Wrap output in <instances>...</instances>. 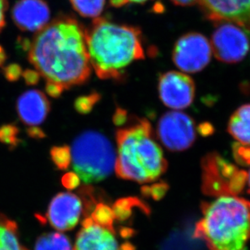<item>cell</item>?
Wrapping results in <instances>:
<instances>
[{"label": "cell", "mask_w": 250, "mask_h": 250, "mask_svg": "<svg viewBox=\"0 0 250 250\" xmlns=\"http://www.w3.org/2000/svg\"><path fill=\"white\" fill-rule=\"evenodd\" d=\"M0 250H28L22 246L16 222L0 214Z\"/></svg>", "instance_id": "obj_17"}, {"label": "cell", "mask_w": 250, "mask_h": 250, "mask_svg": "<svg viewBox=\"0 0 250 250\" xmlns=\"http://www.w3.org/2000/svg\"><path fill=\"white\" fill-rule=\"evenodd\" d=\"M71 154L73 170L84 183L104 181L115 169L113 145L101 132H82L74 140Z\"/></svg>", "instance_id": "obj_5"}, {"label": "cell", "mask_w": 250, "mask_h": 250, "mask_svg": "<svg viewBox=\"0 0 250 250\" xmlns=\"http://www.w3.org/2000/svg\"><path fill=\"white\" fill-rule=\"evenodd\" d=\"M112 121L116 126H122L125 125L127 121V111H125V109L121 107H117L113 115Z\"/></svg>", "instance_id": "obj_31"}, {"label": "cell", "mask_w": 250, "mask_h": 250, "mask_svg": "<svg viewBox=\"0 0 250 250\" xmlns=\"http://www.w3.org/2000/svg\"><path fill=\"white\" fill-rule=\"evenodd\" d=\"M27 133L29 137L34 138V139H42L46 137V133L44 132L43 130L38 126H30L27 129Z\"/></svg>", "instance_id": "obj_32"}, {"label": "cell", "mask_w": 250, "mask_h": 250, "mask_svg": "<svg viewBox=\"0 0 250 250\" xmlns=\"http://www.w3.org/2000/svg\"><path fill=\"white\" fill-rule=\"evenodd\" d=\"M169 186L164 181L153 184L152 186H144L142 188V193L145 197H151L153 199L159 200L164 197Z\"/></svg>", "instance_id": "obj_26"}, {"label": "cell", "mask_w": 250, "mask_h": 250, "mask_svg": "<svg viewBox=\"0 0 250 250\" xmlns=\"http://www.w3.org/2000/svg\"><path fill=\"white\" fill-rule=\"evenodd\" d=\"M199 3L210 21L232 22L250 32V0H200Z\"/></svg>", "instance_id": "obj_12"}, {"label": "cell", "mask_w": 250, "mask_h": 250, "mask_svg": "<svg viewBox=\"0 0 250 250\" xmlns=\"http://www.w3.org/2000/svg\"><path fill=\"white\" fill-rule=\"evenodd\" d=\"M7 54L5 52L4 49L2 48V46H0V67H2L5 61L7 60Z\"/></svg>", "instance_id": "obj_36"}, {"label": "cell", "mask_w": 250, "mask_h": 250, "mask_svg": "<svg viewBox=\"0 0 250 250\" xmlns=\"http://www.w3.org/2000/svg\"><path fill=\"white\" fill-rule=\"evenodd\" d=\"M63 90H64V88H63L62 85H61V84H58V83H56V82H46V94L50 95V96L52 97V98L57 99V98H59V97L61 96V94H62Z\"/></svg>", "instance_id": "obj_29"}, {"label": "cell", "mask_w": 250, "mask_h": 250, "mask_svg": "<svg viewBox=\"0 0 250 250\" xmlns=\"http://www.w3.org/2000/svg\"><path fill=\"white\" fill-rule=\"evenodd\" d=\"M134 207H138L142 209L147 210L146 207L141 200L137 197H126L121 198L114 204L113 212L116 219L125 220L131 215L132 208Z\"/></svg>", "instance_id": "obj_20"}, {"label": "cell", "mask_w": 250, "mask_h": 250, "mask_svg": "<svg viewBox=\"0 0 250 250\" xmlns=\"http://www.w3.org/2000/svg\"><path fill=\"white\" fill-rule=\"evenodd\" d=\"M90 218L102 226L113 229V222L116 217L113 209L105 203L99 202L92 210Z\"/></svg>", "instance_id": "obj_21"}, {"label": "cell", "mask_w": 250, "mask_h": 250, "mask_svg": "<svg viewBox=\"0 0 250 250\" xmlns=\"http://www.w3.org/2000/svg\"><path fill=\"white\" fill-rule=\"evenodd\" d=\"M110 3L114 7H121L127 4V0H110Z\"/></svg>", "instance_id": "obj_35"}, {"label": "cell", "mask_w": 250, "mask_h": 250, "mask_svg": "<svg viewBox=\"0 0 250 250\" xmlns=\"http://www.w3.org/2000/svg\"><path fill=\"white\" fill-rule=\"evenodd\" d=\"M51 11L45 0H18L12 10L15 24L24 32H39L49 24Z\"/></svg>", "instance_id": "obj_13"}, {"label": "cell", "mask_w": 250, "mask_h": 250, "mask_svg": "<svg viewBox=\"0 0 250 250\" xmlns=\"http://www.w3.org/2000/svg\"><path fill=\"white\" fill-rule=\"evenodd\" d=\"M228 130L239 143L250 146V104L234 112L229 120Z\"/></svg>", "instance_id": "obj_16"}, {"label": "cell", "mask_w": 250, "mask_h": 250, "mask_svg": "<svg viewBox=\"0 0 250 250\" xmlns=\"http://www.w3.org/2000/svg\"><path fill=\"white\" fill-rule=\"evenodd\" d=\"M84 34L90 65L100 79L121 80L128 65L145 59L137 27L97 17Z\"/></svg>", "instance_id": "obj_2"}, {"label": "cell", "mask_w": 250, "mask_h": 250, "mask_svg": "<svg viewBox=\"0 0 250 250\" xmlns=\"http://www.w3.org/2000/svg\"><path fill=\"white\" fill-rule=\"evenodd\" d=\"M34 250H73L67 236L61 232L43 234L37 240Z\"/></svg>", "instance_id": "obj_18"}, {"label": "cell", "mask_w": 250, "mask_h": 250, "mask_svg": "<svg viewBox=\"0 0 250 250\" xmlns=\"http://www.w3.org/2000/svg\"><path fill=\"white\" fill-rule=\"evenodd\" d=\"M18 132L19 129L15 125H2L0 127V142L12 147L17 146L20 143V140L17 137Z\"/></svg>", "instance_id": "obj_24"}, {"label": "cell", "mask_w": 250, "mask_h": 250, "mask_svg": "<svg viewBox=\"0 0 250 250\" xmlns=\"http://www.w3.org/2000/svg\"><path fill=\"white\" fill-rule=\"evenodd\" d=\"M157 135L167 149L184 151L192 146L196 140L194 121L187 114L169 111L159 120Z\"/></svg>", "instance_id": "obj_9"}, {"label": "cell", "mask_w": 250, "mask_h": 250, "mask_svg": "<svg viewBox=\"0 0 250 250\" xmlns=\"http://www.w3.org/2000/svg\"><path fill=\"white\" fill-rule=\"evenodd\" d=\"M202 192L212 197L236 196L247 184L248 173L212 152L202 158Z\"/></svg>", "instance_id": "obj_6"}, {"label": "cell", "mask_w": 250, "mask_h": 250, "mask_svg": "<svg viewBox=\"0 0 250 250\" xmlns=\"http://www.w3.org/2000/svg\"><path fill=\"white\" fill-rule=\"evenodd\" d=\"M75 11L82 17L97 18L104 11L106 0H69Z\"/></svg>", "instance_id": "obj_19"}, {"label": "cell", "mask_w": 250, "mask_h": 250, "mask_svg": "<svg viewBox=\"0 0 250 250\" xmlns=\"http://www.w3.org/2000/svg\"><path fill=\"white\" fill-rule=\"evenodd\" d=\"M74 250H121L114 229L97 224L90 217L82 223Z\"/></svg>", "instance_id": "obj_14"}, {"label": "cell", "mask_w": 250, "mask_h": 250, "mask_svg": "<svg viewBox=\"0 0 250 250\" xmlns=\"http://www.w3.org/2000/svg\"><path fill=\"white\" fill-rule=\"evenodd\" d=\"M83 210V203L77 195L60 192L50 202L46 220L58 231H68L77 226Z\"/></svg>", "instance_id": "obj_11"}, {"label": "cell", "mask_w": 250, "mask_h": 250, "mask_svg": "<svg viewBox=\"0 0 250 250\" xmlns=\"http://www.w3.org/2000/svg\"><path fill=\"white\" fill-rule=\"evenodd\" d=\"M51 104L42 92L31 89L24 92L17 103V111L24 125L38 126L41 125L50 112Z\"/></svg>", "instance_id": "obj_15"}, {"label": "cell", "mask_w": 250, "mask_h": 250, "mask_svg": "<svg viewBox=\"0 0 250 250\" xmlns=\"http://www.w3.org/2000/svg\"><path fill=\"white\" fill-rule=\"evenodd\" d=\"M216 29L211 37V50L217 60L227 63L243 61L250 49L246 29L229 21L214 23Z\"/></svg>", "instance_id": "obj_7"}, {"label": "cell", "mask_w": 250, "mask_h": 250, "mask_svg": "<svg viewBox=\"0 0 250 250\" xmlns=\"http://www.w3.org/2000/svg\"><path fill=\"white\" fill-rule=\"evenodd\" d=\"M174 4L182 6V7H187V6H192V5L199 3L200 0H171Z\"/></svg>", "instance_id": "obj_34"}, {"label": "cell", "mask_w": 250, "mask_h": 250, "mask_svg": "<svg viewBox=\"0 0 250 250\" xmlns=\"http://www.w3.org/2000/svg\"><path fill=\"white\" fill-rule=\"evenodd\" d=\"M8 8L7 0H0V33L5 27V13Z\"/></svg>", "instance_id": "obj_33"}, {"label": "cell", "mask_w": 250, "mask_h": 250, "mask_svg": "<svg viewBox=\"0 0 250 250\" xmlns=\"http://www.w3.org/2000/svg\"><path fill=\"white\" fill-rule=\"evenodd\" d=\"M247 184L249 186V192H250V171L249 172L248 176H247Z\"/></svg>", "instance_id": "obj_38"}, {"label": "cell", "mask_w": 250, "mask_h": 250, "mask_svg": "<svg viewBox=\"0 0 250 250\" xmlns=\"http://www.w3.org/2000/svg\"><path fill=\"white\" fill-rule=\"evenodd\" d=\"M158 89L163 104L175 110L186 108L194 99V82L182 72L171 71L160 75Z\"/></svg>", "instance_id": "obj_10"}, {"label": "cell", "mask_w": 250, "mask_h": 250, "mask_svg": "<svg viewBox=\"0 0 250 250\" xmlns=\"http://www.w3.org/2000/svg\"><path fill=\"white\" fill-rule=\"evenodd\" d=\"M149 0H127V3L128 2H136V3H142V2H146Z\"/></svg>", "instance_id": "obj_37"}, {"label": "cell", "mask_w": 250, "mask_h": 250, "mask_svg": "<svg viewBox=\"0 0 250 250\" xmlns=\"http://www.w3.org/2000/svg\"><path fill=\"white\" fill-rule=\"evenodd\" d=\"M211 46L203 34L190 32L176 42L172 60L176 67L188 73L204 69L211 60Z\"/></svg>", "instance_id": "obj_8"}, {"label": "cell", "mask_w": 250, "mask_h": 250, "mask_svg": "<svg viewBox=\"0 0 250 250\" xmlns=\"http://www.w3.org/2000/svg\"><path fill=\"white\" fill-rule=\"evenodd\" d=\"M22 76L24 77V82L29 85H35L38 84L40 80V74L39 72L32 69H27L22 72Z\"/></svg>", "instance_id": "obj_30"}, {"label": "cell", "mask_w": 250, "mask_h": 250, "mask_svg": "<svg viewBox=\"0 0 250 250\" xmlns=\"http://www.w3.org/2000/svg\"><path fill=\"white\" fill-rule=\"evenodd\" d=\"M21 67L17 63L7 65L3 68V74L7 81L16 82L22 76Z\"/></svg>", "instance_id": "obj_27"}, {"label": "cell", "mask_w": 250, "mask_h": 250, "mask_svg": "<svg viewBox=\"0 0 250 250\" xmlns=\"http://www.w3.org/2000/svg\"><path fill=\"white\" fill-rule=\"evenodd\" d=\"M84 29L73 17L61 16L37 33L29 61L46 82L67 89L88 81L91 65Z\"/></svg>", "instance_id": "obj_1"}, {"label": "cell", "mask_w": 250, "mask_h": 250, "mask_svg": "<svg viewBox=\"0 0 250 250\" xmlns=\"http://www.w3.org/2000/svg\"><path fill=\"white\" fill-rule=\"evenodd\" d=\"M116 137L118 153L115 171L120 178L150 183L167 171V162L154 141L148 120L133 119L127 127L116 131Z\"/></svg>", "instance_id": "obj_3"}, {"label": "cell", "mask_w": 250, "mask_h": 250, "mask_svg": "<svg viewBox=\"0 0 250 250\" xmlns=\"http://www.w3.org/2000/svg\"><path fill=\"white\" fill-rule=\"evenodd\" d=\"M195 236L210 250H248L250 202L237 196H222L206 202Z\"/></svg>", "instance_id": "obj_4"}, {"label": "cell", "mask_w": 250, "mask_h": 250, "mask_svg": "<svg viewBox=\"0 0 250 250\" xmlns=\"http://www.w3.org/2000/svg\"><path fill=\"white\" fill-rule=\"evenodd\" d=\"M232 154L236 163L241 166L250 165V145L236 143L232 146Z\"/></svg>", "instance_id": "obj_25"}, {"label": "cell", "mask_w": 250, "mask_h": 250, "mask_svg": "<svg viewBox=\"0 0 250 250\" xmlns=\"http://www.w3.org/2000/svg\"><path fill=\"white\" fill-rule=\"evenodd\" d=\"M51 157L54 164L61 171H65L72 163L71 149L68 146H54L51 149Z\"/></svg>", "instance_id": "obj_22"}, {"label": "cell", "mask_w": 250, "mask_h": 250, "mask_svg": "<svg viewBox=\"0 0 250 250\" xmlns=\"http://www.w3.org/2000/svg\"><path fill=\"white\" fill-rule=\"evenodd\" d=\"M101 99V94L98 92H93L88 95H83L76 99L74 107L78 113L85 115L91 112L94 106Z\"/></svg>", "instance_id": "obj_23"}, {"label": "cell", "mask_w": 250, "mask_h": 250, "mask_svg": "<svg viewBox=\"0 0 250 250\" xmlns=\"http://www.w3.org/2000/svg\"><path fill=\"white\" fill-rule=\"evenodd\" d=\"M62 185L67 189L72 190L80 186L81 179L76 172L69 171L62 176Z\"/></svg>", "instance_id": "obj_28"}]
</instances>
